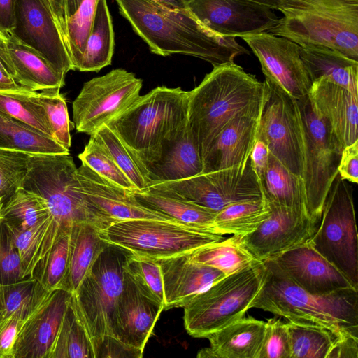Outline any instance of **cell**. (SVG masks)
Returning a JSON list of instances; mask_svg holds the SVG:
<instances>
[{
	"mask_svg": "<svg viewBox=\"0 0 358 358\" xmlns=\"http://www.w3.org/2000/svg\"><path fill=\"white\" fill-rule=\"evenodd\" d=\"M50 292L31 276L14 283L0 284V322L21 310L40 304Z\"/></svg>",
	"mask_w": 358,
	"mask_h": 358,
	"instance_id": "obj_42",
	"label": "cell"
},
{
	"mask_svg": "<svg viewBox=\"0 0 358 358\" xmlns=\"http://www.w3.org/2000/svg\"><path fill=\"white\" fill-rule=\"evenodd\" d=\"M16 0H0V31L10 34L14 27Z\"/></svg>",
	"mask_w": 358,
	"mask_h": 358,
	"instance_id": "obj_58",
	"label": "cell"
},
{
	"mask_svg": "<svg viewBox=\"0 0 358 358\" xmlns=\"http://www.w3.org/2000/svg\"><path fill=\"white\" fill-rule=\"evenodd\" d=\"M114 45L113 27L106 0H97L90 34L76 70L97 72L110 65Z\"/></svg>",
	"mask_w": 358,
	"mask_h": 358,
	"instance_id": "obj_32",
	"label": "cell"
},
{
	"mask_svg": "<svg viewBox=\"0 0 358 358\" xmlns=\"http://www.w3.org/2000/svg\"><path fill=\"white\" fill-rule=\"evenodd\" d=\"M29 153L0 148V201L21 187L28 170Z\"/></svg>",
	"mask_w": 358,
	"mask_h": 358,
	"instance_id": "obj_48",
	"label": "cell"
},
{
	"mask_svg": "<svg viewBox=\"0 0 358 358\" xmlns=\"http://www.w3.org/2000/svg\"><path fill=\"white\" fill-rule=\"evenodd\" d=\"M76 176L82 193L98 210L106 228L113 223L133 219L177 222L143 207L131 195V190L101 177L85 164L77 168Z\"/></svg>",
	"mask_w": 358,
	"mask_h": 358,
	"instance_id": "obj_20",
	"label": "cell"
},
{
	"mask_svg": "<svg viewBox=\"0 0 358 358\" xmlns=\"http://www.w3.org/2000/svg\"><path fill=\"white\" fill-rule=\"evenodd\" d=\"M340 177L348 182H358V141L345 147L338 167Z\"/></svg>",
	"mask_w": 358,
	"mask_h": 358,
	"instance_id": "obj_54",
	"label": "cell"
},
{
	"mask_svg": "<svg viewBox=\"0 0 358 358\" xmlns=\"http://www.w3.org/2000/svg\"><path fill=\"white\" fill-rule=\"evenodd\" d=\"M90 136L108 152L117 166L128 177L136 189L141 190L147 187L146 182L129 150L106 124L102 126Z\"/></svg>",
	"mask_w": 358,
	"mask_h": 358,
	"instance_id": "obj_43",
	"label": "cell"
},
{
	"mask_svg": "<svg viewBox=\"0 0 358 358\" xmlns=\"http://www.w3.org/2000/svg\"><path fill=\"white\" fill-rule=\"evenodd\" d=\"M71 230V227H59L52 247L30 275L48 292L61 288L69 264Z\"/></svg>",
	"mask_w": 358,
	"mask_h": 358,
	"instance_id": "obj_40",
	"label": "cell"
},
{
	"mask_svg": "<svg viewBox=\"0 0 358 358\" xmlns=\"http://www.w3.org/2000/svg\"><path fill=\"white\" fill-rule=\"evenodd\" d=\"M143 352L112 336L101 338L94 348L95 358H141Z\"/></svg>",
	"mask_w": 358,
	"mask_h": 358,
	"instance_id": "obj_53",
	"label": "cell"
},
{
	"mask_svg": "<svg viewBox=\"0 0 358 358\" xmlns=\"http://www.w3.org/2000/svg\"><path fill=\"white\" fill-rule=\"evenodd\" d=\"M187 8L206 28L224 37L268 31L279 20L273 9L250 0H192Z\"/></svg>",
	"mask_w": 358,
	"mask_h": 358,
	"instance_id": "obj_17",
	"label": "cell"
},
{
	"mask_svg": "<svg viewBox=\"0 0 358 358\" xmlns=\"http://www.w3.org/2000/svg\"><path fill=\"white\" fill-rule=\"evenodd\" d=\"M99 235L134 255L153 259L189 253L225 238L178 222L155 219L117 222L99 231Z\"/></svg>",
	"mask_w": 358,
	"mask_h": 358,
	"instance_id": "obj_9",
	"label": "cell"
},
{
	"mask_svg": "<svg viewBox=\"0 0 358 358\" xmlns=\"http://www.w3.org/2000/svg\"><path fill=\"white\" fill-rule=\"evenodd\" d=\"M24 278L18 250L6 225L0 220V284L14 283Z\"/></svg>",
	"mask_w": 358,
	"mask_h": 358,
	"instance_id": "obj_50",
	"label": "cell"
},
{
	"mask_svg": "<svg viewBox=\"0 0 358 358\" xmlns=\"http://www.w3.org/2000/svg\"><path fill=\"white\" fill-rule=\"evenodd\" d=\"M130 192L134 199L148 209L185 225L219 234L214 224L217 212L211 209L148 188Z\"/></svg>",
	"mask_w": 358,
	"mask_h": 358,
	"instance_id": "obj_29",
	"label": "cell"
},
{
	"mask_svg": "<svg viewBox=\"0 0 358 358\" xmlns=\"http://www.w3.org/2000/svg\"><path fill=\"white\" fill-rule=\"evenodd\" d=\"M125 270L131 274L145 295L164 306L162 275L157 259L131 254L127 259Z\"/></svg>",
	"mask_w": 358,
	"mask_h": 358,
	"instance_id": "obj_45",
	"label": "cell"
},
{
	"mask_svg": "<svg viewBox=\"0 0 358 358\" xmlns=\"http://www.w3.org/2000/svg\"><path fill=\"white\" fill-rule=\"evenodd\" d=\"M270 259L294 284L309 293L326 294L358 289L309 241Z\"/></svg>",
	"mask_w": 358,
	"mask_h": 358,
	"instance_id": "obj_19",
	"label": "cell"
},
{
	"mask_svg": "<svg viewBox=\"0 0 358 358\" xmlns=\"http://www.w3.org/2000/svg\"><path fill=\"white\" fill-rule=\"evenodd\" d=\"M10 34L41 53L59 73L66 76L73 70L48 0H16Z\"/></svg>",
	"mask_w": 358,
	"mask_h": 358,
	"instance_id": "obj_18",
	"label": "cell"
},
{
	"mask_svg": "<svg viewBox=\"0 0 358 358\" xmlns=\"http://www.w3.org/2000/svg\"><path fill=\"white\" fill-rule=\"evenodd\" d=\"M266 322L251 316L238 320L205 338L209 347L201 349L198 358H258Z\"/></svg>",
	"mask_w": 358,
	"mask_h": 358,
	"instance_id": "obj_26",
	"label": "cell"
},
{
	"mask_svg": "<svg viewBox=\"0 0 358 358\" xmlns=\"http://www.w3.org/2000/svg\"><path fill=\"white\" fill-rule=\"evenodd\" d=\"M146 188L219 212L233 203L263 198L250 159L245 164L155 182Z\"/></svg>",
	"mask_w": 358,
	"mask_h": 358,
	"instance_id": "obj_12",
	"label": "cell"
},
{
	"mask_svg": "<svg viewBox=\"0 0 358 358\" xmlns=\"http://www.w3.org/2000/svg\"><path fill=\"white\" fill-rule=\"evenodd\" d=\"M76 169L69 153L29 155L28 170L21 187L41 196L52 217L38 261L52 247L60 227L88 223L99 231L106 228L98 210L82 193Z\"/></svg>",
	"mask_w": 358,
	"mask_h": 358,
	"instance_id": "obj_6",
	"label": "cell"
},
{
	"mask_svg": "<svg viewBox=\"0 0 358 358\" xmlns=\"http://www.w3.org/2000/svg\"><path fill=\"white\" fill-rule=\"evenodd\" d=\"M259 183L263 198L269 204L305 210L302 180L271 154Z\"/></svg>",
	"mask_w": 358,
	"mask_h": 358,
	"instance_id": "obj_33",
	"label": "cell"
},
{
	"mask_svg": "<svg viewBox=\"0 0 358 358\" xmlns=\"http://www.w3.org/2000/svg\"><path fill=\"white\" fill-rule=\"evenodd\" d=\"M48 358H95L92 341L70 300Z\"/></svg>",
	"mask_w": 358,
	"mask_h": 358,
	"instance_id": "obj_39",
	"label": "cell"
},
{
	"mask_svg": "<svg viewBox=\"0 0 358 358\" xmlns=\"http://www.w3.org/2000/svg\"><path fill=\"white\" fill-rule=\"evenodd\" d=\"M313 110L346 147L358 141V92L320 78L308 94Z\"/></svg>",
	"mask_w": 358,
	"mask_h": 358,
	"instance_id": "obj_22",
	"label": "cell"
},
{
	"mask_svg": "<svg viewBox=\"0 0 358 358\" xmlns=\"http://www.w3.org/2000/svg\"><path fill=\"white\" fill-rule=\"evenodd\" d=\"M297 101L304 132L305 210L310 218L320 220L326 197L338 174L344 147L329 124L315 115L308 96Z\"/></svg>",
	"mask_w": 358,
	"mask_h": 358,
	"instance_id": "obj_11",
	"label": "cell"
},
{
	"mask_svg": "<svg viewBox=\"0 0 358 358\" xmlns=\"http://www.w3.org/2000/svg\"><path fill=\"white\" fill-rule=\"evenodd\" d=\"M131 255L123 248L108 243L71 293L70 302L94 350L101 338L113 336L114 314L123 287L125 266Z\"/></svg>",
	"mask_w": 358,
	"mask_h": 358,
	"instance_id": "obj_8",
	"label": "cell"
},
{
	"mask_svg": "<svg viewBox=\"0 0 358 358\" xmlns=\"http://www.w3.org/2000/svg\"><path fill=\"white\" fill-rule=\"evenodd\" d=\"M134 31L161 56L183 54L213 66L234 62L249 51L233 37L215 34L185 9L166 7L154 0H115Z\"/></svg>",
	"mask_w": 358,
	"mask_h": 358,
	"instance_id": "obj_1",
	"label": "cell"
},
{
	"mask_svg": "<svg viewBox=\"0 0 358 358\" xmlns=\"http://www.w3.org/2000/svg\"><path fill=\"white\" fill-rule=\"evenodd\" d=\"M0 114L18 120L53 139L38 92L24 89L0 90Z\"/></svg>",
	"mask_w": 358,
	"mask_h": 358,
	"instance_id": "obj_35",
	"label": "cell"
},
{
	"mask_svg": "<svg viewBox=\"0 0 358 358\" xmlns=\"http://www.w3.org/2000/svg\"><path fill=\"white\" fill-rule=\"evenodd\" d=\"M270 214L269 204L264 198L241 201L217 212L214 224L220 235H246L256 230Z\"/></svg>",
	"mask_w": 358,
	"mask_h": 358,
	"instance_id": "obj_36",
	"label": "cell"
},
{
	"mask_svg": "<svg viewBox=\"0 0 358 358\" xmlns=\"http://www.w3.org/2000/svg\"><path fill=\"white\" fill-rule=\"evenodd\" d=\"M107 245L93 225L83 223L72 226L69 264L60 289L73 292Z\"/></svg>",
	"mask_w": 358,
	"mask_h": 358,
	"instance_id": "obj_31",
	"label": "cell"
},
{
	"mask_svg": "<svg viewBox=\"0 0 358 358\" xmlns=\"http://www.w3.org/2000/svg\"><path fill=\"white\" fill-rule=\"evenodd\" d=\"M0 148L29 154L69 153L57 142L34 128L0 114Z\"/></svg>",
	"mask_w": 358,
	"mask_h": 358,
	"instance_id": "obj_34",
	"label": "cell"
},
{
	"mask_svg": "<svg viewBox=\"0 0 358 358\" xmlns=\"http://www.w3.org/2000/svg\"><path fill=\"white\" fill-rule=\"evenodd\" d=\"M38 94L47 114L53 139L69 150L71 145V122L65 97L60 93L50 95L38 92Z\"/></svg>",
	"mask_w": 358,
	"mask_h": 358,
	"instance_id": "obj_49",
	"label": "cell"
},
{
	"mask_svg": "<svg viewBox=\"0 0 358 358\" xmlns=\"http://www.w3.org/2000/svg\"><path fill=\"white\" fill-rule=\"evenodd\" d=\"M8 34L0 31V69L13 79L15 73L8 50Z\"/></svg>",
	"mask_w": 358,
	"mask_h": 358,
	"instance_id": "obj_59",
	"label": "cell"
},
{
	"mask_svg": "<svg viewBox=\"0 0 358 358\" xmlns=\"http://www.w3.org/2000/svg\"><path fill=\"white\" fill-rule=\"evenodd\" d=\"M141 79L123 69L84 83L73 102V120L78 132L93 134L127 110L140 96Z\"/></svg>",
	"mask_w": 358,
	"mask_h": 358,
	"instance_id": "obj_14",
	"label": "cell"
},
{
	"mask_svg": "<svg viewBox=\"0 0 358 358\" xmlns=\"http://www.w3.org/2000/svg\"><path fill=\"white\" fill-rule=\"evenodd\" d=\"M266 81L259 82L234 62L213 66L188 91L187 126L203 158L216 136L237 116L264 102Z\"/></svg>",
	"mask_w": 358,
	"mask_h": 358,
	"instance_id": "obj_2",
	"label": "cell"
},
{
	"mask_svg": "<svg viewBox=\"0 0 358 358\" xmlns=\"http://www.w3.org/2000/svg\"><path fill=\"white\" fill-rule=\"evenodd\" d=\"M291 343V358H327L341 336L324 327L287 322Z\"/></svg>",
	"mask_w": 358,
	"mask_h": 358,
	"instance_id": "obj_41",
	"label": "cell"
},
{
	"mask_svg": "<svg viewBox=\"0 0 358 358\" xmlns=\"http://www.w3.org/2000/svg\"><path fill=\"white\" fill-rule=\"evenodd\" d=\"M267 267L255 260L197 294L182 308L184 326L194 338H205L245 317L264 286Z\"/></svg>",
	"mask_w": 358,
	"mask_h": 358,
	"instance_id": "obj_7",
	"label": "cell"
},
{
	"mask_svg": "<svg viewBox=\"0 0 358 358\" xmlns=\"http://www.w3.org/2000/svg\"><path fill=\"white\" fill-rule=\"evenodd\" d=\"M269 155L270 152L266 144L261 140L257 139L250 155V159L259 180L262 178L266 171Z\"/></svg>",
	"mask_w": 358,
	"mask_h": 358,
	"instance_id": "obj_56",
	"label": "cell"
},
{
	"mask_svg": "<svg viewBox=\"0 0 358 358\" xmlns=\"http://www.w3.org/2000/svg\"><path fill=\"white\" fill-rule=\"evenodd\" d=\"M51 218L27 229H19L3 222L18 250L24 278L31 275L37 263L38 252Z\"/></svg>",
	"mask_w": 358,
	"mask_h": 358,
	"instance_id": "obj_46",
	"label": "cell"
},
{
	"mask_svg": "<svg viewBox=\"0 0 358 358\" xmlns=\"http://www.w3.org/2000/svg\"><path fill=\"white\" fill-rule=\"evenodd\" d=\"M51 217L46 201L39 194L22 187L3 203L1 220L6 224L27 229Z\"/></svg>",
	"mask_w": 358,
	"mask_h": 358,
	"instance_id": "obj_38",
	"label": "cell"
},
{
	"mask_svg": "<svg viewBox=\"0 0 358 358\" xmlns=\"http://www.w3.org/2000/svg\"><path fill=\"white\" fill-rule=\"evenodd\" d=\"M242 39L258 58L266 80L278 85L296 100L308 96L312 82L299 45L266 31Z\"/></svg>",
	"mask_w": 358,
	"mask_h": 358,
	"instance_id": "obj_15",
	"label": "cell"
},
{
	"mask_svg": "<svg viewBox=\"0 0 358 358\" xmlns=\"http://www.w3.org/2000/svg\"><path fill=\"white\" fill-rule=\"evenodd\" d=\"M156 2L170 8L185 9L187 8L192 0H154Z\"/></svg>",
	"mask_w": 358,
	"mask_h": 358,
	"instance_id": "obj_61",
	"label": "cell"
},
{
	"mask_svg": "<svg viewBox=\"0 0 358 358\" xmlns=\"http://www.w3.org/2000/svg\"><path fill=\"white\" fill-rule=\"evenodd\" d=\"M263 106L239 115L216 136L203 158L202 173L247 163L257 141Z\"/></svg>",
	"mask_w": 358,
	"mask_h": 358,
	"instance_id": "obj_25",
	"label": "cell"
},
{
	"mask_svg": "<svg viewBox=\"0 0 358 358\" xmlns=\"http://www.w3.org/2000/svg\"><path fill=\"white\" fill-rule=\"evenodd\" d=\"M311 82L320 78L358 92V61L325 47H299Z\"/></svg>",
	"mask_w": 358,
	"mask_h": 358,
	"instance_id": "obj_30",
	"label": "cell"
},
{
	"mask_svg": "<svg viewBox=\"0 0 358 358\" xmlns=\"http://www.w3.org/2000/svg\"><path fill=\"white\" fill-rule=\"evenodd\" d=\"M188 96L180 87H157L106 124L126 145L143 176L145 168L187 127Z\"/></svg>",
	"mask_w": 358,
	"mask_h": 358,
	"instance_id": "obj_3",
	"label": "cell"
},
{
	"mask_svg": "<svg viewBox=\"0 0 358 358\" xmlns=\"http://www.w3.org/2000/svg\"><path fill=\"white\" fill-rule=\"evenodd\" d=\"M78 158L81 163L111 182L128 190L136 189L128 177L108 152L92 138H90L83 151L79 154Z\"/></svg>",
	"mask_w": 358,
	"mask_h": 358,
	"instance_id": "obj_47",
	"label": "cell"
},
{
	"mask_svg": "<svg viewBox=\"0 0 358 358\" xmlns=\"http://www.w3.org/2000/svg\"><path fill=\"white\" fill-rule=\"evenodd\" d=\"M358 336H343L336 341L327 358H357Z\"/></svg>",
	"mask_w": 358,
	"mask_h": 358,
	"instance_id": "obj_55",
	"label": "cell"
},
{
	"mask_svg": "<svg viewBox=\"0 0 358 358\" xmlns=\"http://www.w3.org/2000/svg\"><path fill=\"white\" fill-rule=\"evenodd\" d=\"M2 206V202L0 201V220H1V209Z\"/></svg>",
	"mask_w": 358,
	"mask_h": 358,
	"instance_id": "obj_64",
	"label": "cell"
},
{
	"mask_svg": "<svg viewBox=\"0 0 358 358\" xmlns=\"http://www.w3.org/2000/svg\"><path fill=\"white\" fill-rule=\"evenodd\" d=\"M189 253L157 259L163 280L164 310L182 308L226 276L217 268L191 259Z\"/></svg>",
	"mask_w": 358,
	"mask_h": 358,
	"instance_id": "obj_24",
	"label": "cell"
},
{
	"mask_svg": "<svg viewBox=\"0 0 358 358\" xmlns=\"http://www.w3.org/2000/svg\"><path fill=\"white\" fill-rule=\"evenodd\" d=\"M43 302L32 308L21 310L0 322V358H13L15 341L20 330Z\"/></svg>",
	"mask_w": 358,
	"mask_h": 358,
	"instance_id": "obj_52",
	"label": "cell"
},
{
	"mask_svg": "<svg viewBox=\"0 0 358 358\" xmlns=\"http://www.w3.org/2000/svg\"><path fill=\"white\" fill-rule=\"evenodd\" d=\"M71 293L52 291L20 330L13 358H48Z\"/></svg>",
	"mask_w": 358,
	"mask_h": 358,
	"instance_id": "obj_23",
	"label": "cell"
},
{
	"mask_svg": "<svg viewBox=\"0 0 358 358\" xmlns=\"http://www.w3.org/2000/svg\"><path fill=\"white\" fill-rule=\"evenodd\" d=\"M264 100L257 139L290 172L302 180L304 164V132L296 99L278 85L266 80Z\"/></svg>",
	"mask_w": 358,
	"mask_h": 358,
	"instance_id": "obj_13",
	"label": "cell"
},
{
	"mask_svg": "<svg viewBox=\"0 0 358 358\" xmlns=\"http://www.w3.org/2000/svg\"><path fill=\"white\" fill-rule=\"evenodd\" d=\"M202 172V157L187 125L159 159L145 168L143 177L148 187L155 182L185 179Z\"/></svg>",
	"mask_w": 358,
	"mask_h": 358,
	"instance_id": "obj_28",
	"label": "cell"
},
{
	"mask_svg": "<svg viewBox=\"0 0 358 358\" xmlns=\"http://www.w3.org/2000/svg\"><path fill=\"white\" fill-rule=\"evenodd\" d=\"M277 10L283 17L266 32L358 61V0H280Z\"/></svg>",
	"mask_w": 358,
	"mask_h": 358,
	"instance_id": "obj_5",
	"label": "cell"
},
{
	"mask_svg": "<svg viewBox=\"0 0 358 358\" xmlns=\"http://www.w3.org/2000/svg\"><path fill=\"white\" fill-rule=\"evenodd\" d=\"M258 358H291L287 322L275 318L267 320Z\"/></svg>",
	"mask_w": 358,
	"mask_h": 358,
	"instance_id": "obj_51",
	"label": "cell"
},
{
	"mask_svg": "<svg viewBox=\"0 0 358 358\" xmlns=\"http://www.w3.org/2000/svg\"><path fill=\"white\" fill-rule=\"evenodd\" d=\"M264 262L267 276L252 308L292 322L327 327L341 336H358V289L311 294L294 284L272 259Z\"/></svg>",
	"mask_w": 358,
	"mask_h": 358,
	"instance_id": "obj_4",
	"label": "cell"
},
{
	"mask_svg": "<svg viewBox=\"0 0 358 358\" xmlns=\"http://www.w3.org/2000/svg\"><path fill=\"white\" fill-rule=\"evenodd\" d=\"M269 206L270 215L256 230L239 235L243 247L259 261L309 241L320 222L310 218L304 210L273 204Z\"/></svg>",
	"mask_w": 358,
	"mask_h": 358,
	"instance_id": "obj_16",
	"label": "cell"
},
{
	"mask_svg": "<svg viewBox=\"0 0 358 358\" xmlns=\"http://www.w3.org/2000/svg\"><path fill=\"white\" fill-rule=\"evenodd\" d=\"M7 45L15 73L13 80L20 87L45 94L59 93L64 85L65 75L12 34L8 36Z\"/></svg>",
	"mask_w": 358,
	"mask_h": 358,
	"instance_id": "obj_27",
	"label": "cell"
},
{
	"mask_svg": "<svg viewBox=\"0 0 358 358\" xmlns=\"http://www.w3.org/2000/svg\"><path fill=\"white\" fill-rule=\"evenodd\" d=\"M15 80L0 69V90H20Z\"/></svg>",
	"mask_w": 358,
	"mask_h": 358,
	"instance_id": "obj_60",
	"label": "cell"
},
{
	"mask_svg": "<svg viewBox=\"0 0 358 358\" xmlns=\"http://www.w3.org/2000/svg\"><path fill=\"white\" fill-rule=\"evenodd\" d=\"M252 1H255L257 3H259L260 4L265 5L271 9H278L279 4H280V0H250Z\"/></svg>",
	"mask_w": 358,
	"mask_h": 358,
	"instance_id": "obj_63",
	"label": "cell"
},
{
	"mask_svg": "<svg viewBox=\"0 0 358 358\" xmlns=\"http://www.w3.org/2000/svg\"><path fill=\"white\" fill-rule=\"evenodd\" d=\"M189 257L196 262L217 268L226 275L257 259L243 247L239 235L201 247L190 252Z\"/></svg>",
	"mask_w": 358,
	"mask_h": 358,
	"instance_id": "obj_37",
	"label": "cell"
},
{
	"mask_svg": "<svg viewBox=\"0 0 358 358\" xmlns=\"http://www.w3.org/2000/svg\"><path fill=\"white\" fill-rule=\"evenodd\" d=\"M309 242L358 288V238L352 189L338 174Z\"/></svg>",
	"mask_w": 358,
	"mask_h": 358,
	"instance_id": "obj_10",
	"label": "cell"
},
{
	"mask_svg": "<svg viewBox=\"0 0 358 358\" xmlns=\"http://www.w3.org/2000/svg\"><path fill=\"white\" fill-rule=\"evenodd\" d=\"M164 306L148 297L124 269L123 287L116 306L113 336L143 351Z\"/></svg>",
	"mask_w": 358,
	"mask_h": 358,
	"instance_id": "obj_21",
	"label": "cell"
},
{
	"mask_svg": "<svg viewBox=\"0 0 358 358\" xmlns=\"http://www.w3.org/2000/svg\"><path fill=\"white\" fill-rule=\"evenodd\" d=\"M97 0H83L76 12L68 18V49L73 70L80 62L90 34Z\"/></svg>",
	"mask_w": 358,
	"mask_h": 358,
	"instance_id": "obj_44",
	"label": "cell"
},
{
	"mask_svg": "<svg viewBox=\"0 0 358 358\" xmlns=\"http://www.w3.org/2000/svg\"><path fill=\"white\" fill-rule=\"evenodd\" d=\"M48 1L68 49L66 0H48Z\"/></svg>",
	"mask_w": 358,
	"mask_h": 358,
	"instance_id": "obj_57",
	"label": "cell"
},
{
	"mask_svg": "<svg viewBox=\"0 0 358 358\" xmlns=\"http://www.w3.org/2000/svg\"><path fill=\"white\" fill-rule=\"evenodd\" d=\"M83 0H66L67 17L73 15L80 7Z\"/></svg>",
	"mask_w": 358,
	"mask_h": 358,
	"instance_id": "obj_62",
	"label": "cell"
}]
</instances>
